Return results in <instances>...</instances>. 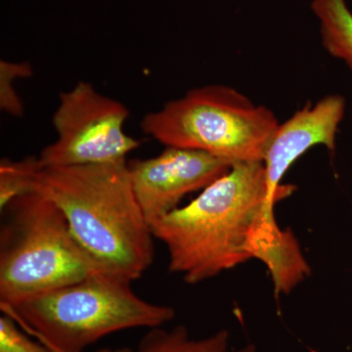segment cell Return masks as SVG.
I'll list each match as a JSON object with an SVG mask.
<instances>
[{"instance_id":"obj_6","label":"cell","mask_w":352,"mask_h":352,"mask_svg":"<svg viewBox=\"0 0 352 352\" xmlns=\"http://www.w3.org/2000/svg\"><path fill=\"white\" fill-rule=\"evenodd\" d=\"M129 116L122 102L80 82L59 95L52 117L57 138L38 156L41 168L124 161L140 146L124 126Z\"/></svg>"},{"instance_id":"obj_10","label":"cell","mask_w":352,"mask_h":352,"mask_svg":"<svg viewBox=\"0 0 352 352\" xmlns=\"http://www.w3.org/2000/svg\"><path fill=\"white\" fill-rule=\"evenodd\" d=\"M310 7L319 21L322 45L352 72V12L346 0H312Z\"/></svg>"},{"instance_id":"obj_3","label":"cell","mask_w":352,"mask_h":352,"mask_svg":"<svg viewBox=\"0 0 352 352\" xmlns=\"http://www.w3.org/2000/svg\"><path fill=\"white\" fill-rule=\"evenodd\" d=\"M0 309L34 339L66 352H83L120 331L163 327L175 317L173 307L147 302L134 293L131 282L107 274Z\"/></svg>"},{"instance_id":"obj_11","label":"cell","mask_w":352,"mask_h":352,"mask_svg":"<svg viewBox=\"0 0 352 352\" xmlns=\"http://www.w3.org/2000/svg\"><path fill=\"white\" fill-rule=\"evenodd\" d=\"M41 166L38 157L20 161L3 159L0 163V210L1 212L15 199L32 191L34 179Z\"/></svg>"},{"instance_id":"obj_2","label":"cell","mask_w":352,"mask_h":352,"mask_svg":"<svg viewBox=\"0 0 352 352\" xmlns=\"http://www.w3.org/2000/svg\"><path fill=\"white\" fill-rule=\"evenodd\" d=\"M263 163H237L178 207L151 224L166 245L168 270L195 285L251 261L248 239L266 204Z\"/></svg>"},{"instance_id":"obj_12","label":"cell","mask_w":352,"mask_h":352,"mask_svg":"<svg viewBox=\"0 0 352 352\" xmlns=\"http://www.w3.org/2000/svg\"><path fill=\"white\" fill-rule=\"evenodd\" d=\"M32 75V65L29 62L0 61V108L2 111L14 117L24 115V106L14 88V82L17 78H27Z\"/></svg>"},{"instance_id":"obj_7","label":"cell","mask_w":352,"mask_h":352,"mask_svg":"<svg viewBox=\"0 0 352 352\" xmlns=\"http://www.w3.org/2000/svg\"><path fill=\"white\" fill-rule=\"evenodd\" d=\"M132 188L150 226L192 192L228 173L232 164L198 150L166 147L157 156L127 162Z\"/></svg>"},{"instance_id":"obj_1","label":"cell","mask_w":352,"mask_h":352,"mask_svg":"<svg viewBox=\"0 0 352 352\" xmlns=\"http://www.w3.org/2000/svg\"><path fill=\"white\" fill-rule=\"evenodd\" d=\"M32 191L56 204L74 237L105 274L132 283L152 265L155 237L126 160L41 168Z\"/></svg>"},{"instance_id":"obj_8","label":"cell","mask_w":352,"mask_h":352,"mask_svg":"<svg viewBox=\"0 0 352 352\" xmlns=\"http://www.w3.org/2000/svg\"><path fill=\"white\" fill-rule=\"evenodd\" d=\"M346 105V99L342 95H327L314 106L307 104L283 124H279L263 162L267 188L263 212L265 219H274L277 201L295 191V186L283 185L281 182L298 157L317 145L335 151Z\"/></svg>"},{"instance_id":"obj_13","label":"cell","mask_w":352,"mask_h":352,"mask_svg":"<svg viewBox=\"0 0 352 352\" xmlns=\"http://www.w3.org/2000/svg\"><path fill=\"white\" fill-rule=\"evenodd\" d=\"M32 339L11 317L2 314L0 317V352H50L38 340Z\"/></svg>"},{"instance_id":"obj_14","label":"cell","mask_w":352,"mask_h":352,"mask_svg":"<svg viewBox=\"0 0 352 352\" xmlns=\"http://www.w3.org/2000/svg\"><path fill=\"white\" fill-rule=\"evenodd\" d=\"M39 342V340H38ZM44 346L47 347L50 349V352H66L61 351V349H57V347L51 346L50 344H46V342H41ZM96 352H133V349H129V347H120V349H100V351Z\"/></svg>"},{"instance_id":"obj_9","label":"cell","mask_w":352,"mask_h":352,"mask_svg":"<svg viewBox=\"0 0 352 352\" xmlns=\"http://www.w3.org/2000/svg\"><path fill=\"white\" fill-rule=\"evenodd\" d=\"M133 352H256L254 344L241 349L230 346V333L226 329L201 339H194L188 329L179 325L170 329H149Z\"/></svg>"},{"instance_id":"obj_4","label":"cell","mask_w":352,"mask_h":352,"mask_svg":"<svg viewBox=\"0 0 352 352\" xmlns=\"http://www.w3.org/2000/svg\"><path fill=\"white\" fill-rule=\"evenodd\" d=\"M2 212L6 219L0 231V305L105 274L47 197L29 192Z\"/></svg>"},{"instance_id":"obj_5","label":"cell","mask_w":352,"mask_h":352,"mask_svg":"<svg viewBox=\"0 0 352 352\" xmlns=\"http://www.w3.org/2000/svg\"><path fill=\"white\" fill-rule=\"evenodd\" d=\"M278 126L270 109L222 85L194 88L141 122L143 132L166 147L198 150L232 164L263 163Z\"/></svg>"}]
</instances>
